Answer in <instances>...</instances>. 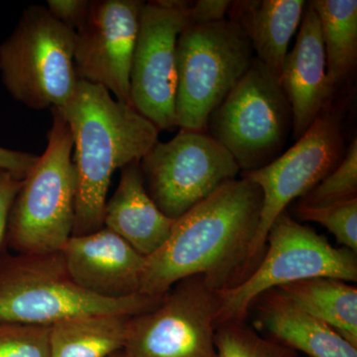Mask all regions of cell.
<instances>
[{
  "label": "cell",
  "instance_id": "1",
  "mask_svg": "<svg viewBox=\"0 0 357 357\" xmlns=\"http://www.w3.org/2000/svg\"><path fill=\"white\" fill-rule=\"evenodd\" d=\"M262 203L261 189L248 178L223 183L174 220L165 243L146 257L139 293L162 297L192 276H203L217 291L243 281L250 272Z\"/></svg>",
  "mask_w": 357,
  "mask_h": 357
},
{
  "label": "cell",
  "instance_id": "2",
  "mask_svg": "<svg viewBox=\"0 0 357 357\" xmlns=\"http://www.w3.org/2000/svg\"><path fill=\"white\" fill-rule=\"evenodd\" d=\"M59 110L73 137L76 199L72 236H86L103 227L115 171L141 161L158 142L160 131L131 105L117 102L109 91L88 82L79 81L69 102Z\"/></svg>",
  "mask_w": 357,
  "mask_h": 357
},
{
  "label": "cell",
  "instance_id": "3",
  "mask_svg": "<svg viewBox=\"0 0 357 357\" xmlns=\"http://www.w3.org/2000/svg\"><path fill=\"white\" fill-rule=\"evenodd\" d=\"M162 297L136 294L109 299L88 292L70 278L62 252H0V324L51 326L86 314L135 316L149 311Z\"/></svg>",
  "mask_w": 357,
  "mask_h": 357
},
{
  "label": "cell",
  "instance_id": "4",
  "mask_svg": "<svg viewBox=\"0 0 357 357\" xmlns=\"http://www.w3.org/2000/svg\"><path fill=\"white\" fill-rule=\"evenodd\" d=\"M51 112L46 150L23 178L9 215L6 248L20 255L59 252L72 236L76 199L72 133L62 112Z\"/></svg>",
  "mask_w": 357,
  "mask_h": 357
},
{
  "label": "cell",
  "instance_id": "5",
  "mask_svg": "<svg viewBox=\"0 0 357 357\" xmlns=\"http://www.w3.org/2000/svg\"><path fill=\"white\" fill-rule=\"evenodd\" d=\"M75 45L76 31L46 6L27 7L0 44V77L9 95L29 109H62L79 82Z\"/></svg>",
  "mask_w": 357,
  "mask_h": 357
},
{
  "label": "cell",
  "instance_id": "6",
  "mask_svg": "<svg viewBox=\"0 0 357 357\" xmlns=\"http://www.w3.org/2000/svg\"><path fill=\"white\" fill-rule=\"evenodd\" d=\"M267 248L257 266L232 287L218 291V325L243 321L263 294L307 279L357 281L356 252L335 248L316 230L283 211L270 227Z\"/></svg>",
  "mask_w": 357,
  "mask_h": 357
},
{
  "label": "cell",
  "instance_id": "7",
  "mask_svg": "<svg viewBox=\"0 0 357 357\" xmlns=\"http://www.w3.org/2000/svg\"><path fill=\"white\" fill-rule=\"evenodd\" d=\"M255 59L248 37L229 18L185 25L176 47L177 128L206 131L211 112L243 79Z\"/></svg>",
  "mask_w": 357,
  "mask_h": 357
},
{
  "label": "cell",
  "instance_id": "8",
  "mask_svg": "<svg viewBox=\"0 0 357 357\" xmlns=\"http://www.w3.org/2000/svg\"><path fill=\"white\" fill-rule=\"evenodd\" d=\"M292 131V109L279 79L256 58L211 112L206 128L243 173L262 168L280 156Z\"/></svg>",
  "mask_w": 357,
  "mask_h": 357
},
{
  "label": "cell",
  "instance_id": "9",
  "mask_svg": "<svg viewBox=\"0 0 357 357\" xmlns=\"http://www.w3.org/2000/svg\"><path fill=\"white\" fill-rule=\"evenodd\" d=\"M218 291L203 276L176 283L158 305L130 317L128 357H217Z\"/></svg>",
  "mask_w": 357,
  "mask_h": 357
},
{
  "label": "cell",
  "instance_id": "10",
  "mask_svg": "<svg viewBox=\"0 0 357 357\" xmlns=\"http://www.w3.org/2000/svg\"><path fill=\"white\" fill-rule=\"evenodd\" d=\"M150 198L171 220L180 218L241 172L236 160L206 131L180 129L140 161Z\"/></svg>",
  "mask_w": 357,
  "mask_h": 357
},
{
  "label": "cell",
  "instance_id": "11",
  "mask_svg": "<svg viewBox=\"0 0 357 357\" xmlns=\"http://www.w3.org/2000/svg\"><path fill=\"white\" fill-rule=\"evenodd\" d=\"M344 153L340 117L321 112L290 149L268 165L243 173V178L261 189L263 196L259 227L249 258L251 271L264 255L268 231L274 220L291 202L303 198L335 170Z\"/></svg>",
  "mask_w": 357,
  "mask_h": 357
},
{
  "label": "cell",
  "instance_id": "12",
  "mask_svg": "<svg viewBox=\"0 0 357 357\" xmlns=\"http://www.w3.org/2000/svg\"><path fill=\"white\" fill-rule=\"evenodd\" d=\"M183 0L145 2L130 70V102L159 131L176 124V47L188 24Z\"/></svg>",
  "mask_w": 357,
  "mask_h": 357
},
{
  "label": "cell",
  "instance_id": "13",
  "mask_svg": "<svg viewBox=\"0 0 357 357\" xmlns=\"http://www.w3.org/2000/svg\"><path fill=\"white\" fill-rule=\"evenodd\" d=\"M144 1L93 0L76 31L75 66L79 81L98 84L131 105L130 70Z\"/></svg>",
  "mask_w": 357,
  "mask_h": 357
},
{
  "label": "cell",
  "instance_id": "14",
  "mask_svg": "<svg viewBox=\"0 0 357 357\" xmlns=\"http://www.w3.org/2000/svg\"><path fill=\"white\" fill-rule=\"evenodd\" d=\"M61 252L70 278L84 290L109 299L140 294L146 257L107 227L70 236Z\"/></svg>",
  "mask_w": 357,
  "mask_h": 357
},
{
  "label": "cell",
  "instance_id": "15",
  "mask_svg": "<svg viewBox=\"0 0 357 357\" xmlns=\"http://www.w3.org/2000/svg\"><path fill=\"white\" fill-rule=\"evenodd\" d=\"M296 43L288 52L279 83L293 114V137H302L323 112L331 98L326 79V53L318 16L307 4Z\"/></svg>",
  "mask_w": 357,
  "mask_h": 357
},
{
  "label": "cell",
  "instance_id": "16",
  "mask_svg": "<svg viewBox=\"0 0 357 357\" xmlns=\"http://www.w3.org/2000/svg\"><path fill=\"white\" fill-rule=\"evenodd\" d=\"M173 223L174 220L166 217L150 198L140 161L123 167L114 196L105 204L103 227L148 257L165 243Z\"/></svg>",
  "mask_w": 357,
  "mask_h": 357
},
{
  "label": "cell",
  "instance_id": "17",
  "mask_svg": "<svg viewBox=\"0 0 357 357\" xmlns=\"http://www.w3.org/2000/svg\"><path fill=\"white\" fill-rule=\"evenodd\" d=\"M258 299V325L291 349L310 357H357V347L277 289Z\"/></svg>",
  "mask_w": 357,
  "mask_h": 357
},
{
  "label": "cell",
  "instance_id": "18",
  "mask_svg": "<svg viewBox=\"0 0 357 357\" xmlns=\"http://www.w3.org/2000/svg\"><path fill=\"white\" fill-rule=\"evenodd\" d=\"M306 7L304 0H243L231 1L227 14L248 37L255 58L279 79Z\"/></svg>",
  "mask_w": 357,
  "mask_h": 357
},
{
  "label": "cell",
  "instance_id": "19",
  "mask_svg": "<svg viewBox=\"0 0 357 357\" xmlns=\"http://www.w3.org/2000/svg\"><path fill=\"white\" fill-rule=\"evenodd\" d=\"M132 316L75 317L50 326L52 357H109L123 351Z\"/></svg>",
  "mask_w": 357,
  "mask_h": 357
},
{
  "label": "cell",
  "instance_id": "20",
  "mask_svg": "<svg viewBox=\"0 0 357 357\" xmlns=\"http://www.w3.org/2000/svg\"><path fill=\"white\" fill-rule=\"evenodd\" d=\"M357 347V288L340 279H307L277 289Z\"/></svg>",
  "mask_w": 357,
  "mask_h": 357
},
{
  "label": "cell",
  "instance_id": "21",
  "mask_svg": "<svg viewBox=\"0 0 357 357\" xmlns=\"http://www.w3.org/2000/svg\"><path fill=\"white\" fill-rule=\"evenodd\" d=\"M310 4L316 11L321 27L326 79L332 96L356 67L357 1L314 0Z\"/></svg>",
  "mask_w": 357,
  "mask_h": 357
},
{
  "label": "cell",
  "instance_id": "22",
  "mask_svg": "<svg viewBox=\"0 0 357 357\" xmlns=\"http://www.w3.org/2000/svg\"><path fill=\"white\" fill-rule=\"evenodd\" d=\"M357 198V140L352 141L337 168L300 199L298 206L321 208Z\"/></svg>",
  "mask_w": 357,
  "mask_h": 357
},
{
  "label": "cell",
  "instance_id": "23",
  "mask_svg": "<svg viewBox=\"0 0 357 357\" xmlns=\"http://www.w3.org/2000/svg\"><path fill=\"white\" fill-rule=\"evenodd\" d=\"M215 342L217 357H290L287 349L259 337L243 321L218 325Z\"/></svg>",
  "mask_w": 357,
  "mask_h": 357
},
{
  "label": "cell",
  "instance_id": "24",
  "mask_svg": "<svg viewBox=\"0 0 357 357\" xmlns=\"http://www.w3.org/2000/svg\"><path fill=\"white\" fill-rule=\"evenodd\" d=\"M296 213L302 220L323 225L342 248L357 252V198L321 208L297 206Z\"/></svg>",
  "mask_w": 357,
  "mask_h": 357
},
{
  "label": "cell",
  "instance_id": "25",
  "mask_svg": "<svg viewBox=\"0 0 357 357\" xmlns=\"http://www.w3.org/2000/svg\"><path fill=\"white\" fill-rule=\"evenodd\" d=\"M0 357H52L50 326L0 324Z\"/></svg>",
  "mask_w": 357,
  "mask_h": 357
},
{
  "label": "cell",
  "instance_id": "26",
  "mask_svg": "<svg viewBox=\"0 0 357 357\" xmlns=\"http://www.w3.org/2000/svg\"><path fill=\"white\" fill-rule=\"evenodd\" d=\"M22 183V178L10 171L0 169V252L6 249L9 215Z\"/></svg>",
  "mask_w": 357,
  "mask_h": 357
},
{
  "label": "cell",
  "instance_id": "27",
  "mask_svg": "<svg viewBox=\"0 0 357 357\" xmlns=\"http://www.w3.org/2000/svg\"><path fill=\"white\" fill-rule=\"evenodd\" d=\"M231 1L225 0H198L185 1L184 13L188 24L202 25L225 20Z\"/></svg>",
  "mask_w": 357,
  "mask_h": 357
},
{
  "label": "cell",
  "instance_id": "28",
  "mask_svg": "<svg viewBox=\"0 0 357 357\" xmlns=\"http://www.w3.org/2000/svg\"><path fill=\"white\" fill-rule=\"evenodd\" d=\"M47 9L61 23L77 31L84 24L91 7L89 0H48Z\"/></svg>",
  "mask_w": 357,
  "mask_h": 357
},
{
  "label": "cell",
  "instance_id": "29",
  "mask_svg": "<svg viewBox=\"0 0 357 357\" xmlns=\"http://www.w3.org/2000/svg\"><path fill=\"white\" fill-rule=\"evenodd\" d=\"M39 157L38 155L0 146V169L10 171L18 177L24 178L36 165Z\"/></svg>",
  "mask_w": 357,
  "mask_h": 357
},
{
  "label": "cell",
  "instance_id": "30",
  "mask_svg": "<svg viewBox=\"0 0 357 357\" xmlns=\"http://www.w3.org/2000/svg\"><path fill=\"white\" fill-rule=\"evenodd\" d=\"M109 357H128V356H126V352L121 351L116 352V354H112V356Z\"/></svg>",
  "mask_w": 357,
  "mask_h": 357
}]
</instances>
